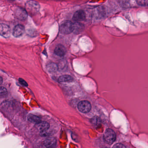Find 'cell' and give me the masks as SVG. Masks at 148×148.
Returning a JSON list of instances; mask_svg holds the SVG:
<instances>
[{
	"label": "cell",
	"mask_w": 148,
	"mask_h": 148,
	"mask_svg": "<svg viewBox=\"0 0 148 148\" xmlns=\"http://www.w3.org/2000/svg\"><path fill=\"white\" fill-rule=\"evenodd\" d=\"M84 28V25L81 23L75 22L73 23V32L74 34H80L83 31Z\"/></svg>",
	"instance_id": "7c38bea8"
},
{
	"label": "cell",
	"mask_w": 148,
	"mask_h": 148,
	"mask_svg": "<svg viewBox=\"0 0 148 148\" xmlns=\"http://www.w3.org/2000/svg\"></svg>",
	"instance_id": "d4e9b609"
},
{
	"label": "cell",
	"mask_w": 148,
	"mask_h": 148,
	"mask_svg": "<svg viewBox=\"0 0 148 148\" xmlns=\"http://www.w3.org/2000/svg\"><path fill=\"white\" fill-rule=\"evenodd\" d=\"M7 89L3 87H0V97H4L8 95Z\"/></svg>",
	"instance_id": "ac0fdd59"
},
{
	"label": "cell",
	"mask_w": 148,
	"mask_h": 148,
	"mask_svg": "<svg viewBox=\"0 0 148 148\" xmlns=\"http://www.w3.org/2000/svg\"><path fill=\"white\" fill-rule=\"evenodd\" d=\"M11 34L10 29L8 25L3 23L0 24V35L4 38H8Z\"/></svg>",
	"instance_id": "8992f818"
},
{
	"label": "cell",
	"mask_w": 148,
	"mask_h": 148,
	"mask_svg": "<svg viewBox=\"0 0 148 148\" xmlns=\"http://www.w3.org/2000/svg\"><path fill=\"white\" fill-rule=\"evenodd\" d=\"M14 14L17 19L24 20L28 17V13L25 9L21 8H17L14 11Z\"/></svg>",
	"instance_id": "5b68a950"
},
{
	"label": "cell",
	"mask_w": 148,
	"mask_h": 148,
	"mask_svg": "<svg viewBox=\"0 0 148 148\" xmlns=\"http://www.w3.org/2000/svg\"><path fill=\"white\" fill-rule=\"evenodd\" d=\"M94 15L95 17L97 19H101L104 17L106 15V11L104 7L100 6L96 8L94 11Z\"/></svg>",
	"instance_id": "9c48e42d"
},
{
	"label": "cell",
	"mask_w": 148,
	"mask_h": 148,
	"mask_svg": "<svg viewBox=\"0 0 148 148\" xmlns=\"http://www.w3.org/2000/svg\"><path fill=\"white\" fill-rule=\"evenodd\" d=\"M3 82V80L2 77L0 76V85L2 84Z\"/></svg>",
	"instance_id": "cb8c5ba5"
},
{
	"label": "cell",
	"mask_w": 148,
	"mask_h": 148,
	"mask_svg": "<svg viewBox=\"0 0 148 148\" xmlns=\"http://www.w3.org/2000/svg\"><path fill=\"white\" fill-rule=\"evenodd\" d=\"M120 5L124 8H128L131 6L130 0H119Z\"/></svg>",
	"instance_id": "e0dca14e"
},
{
	"label": "cell",
	"mask_w": 148,
	"mask_h": 148,
	"mask_svg": "<svg viewBox=\"0 0 148 148\" xmlns=\"http://www.w3.org/2000/svg\"><path fill=\"white\" fill-rule=\"evenodd\" d=\"M28 120L32 123L37 124L41 121V119L39 116L35 115L30 114L28 116Z\"/></svg>",
	"instance_id": "4fadbf2b"
},
{
	"label": "cell",
	"mask_w": 148,
	"mask_h": 148,
	"mask_svg": "<svg viewBox=\"0 0 148 148\" xmlns=\"http://www.w3.org/2000/svg\"><path fill=\"white\" fill-rule=\"evenodd\" d=\"M73 23L70 21H66L61 25L60 31L64 34H69L73 32Z\"/></svg>",
	"instance_id": "3957f363"
},
{
	"label": "cell",
	"mask_w": 148,
	"mask_h": 148,
	"mask_svg": "<svg viewBox=\"0 0 148 148\" xmlns=\"http://www.w3.org/2000/svg\"><path fill=\"white\" fill-rule=\"evenodd\" d=\"M73 77L69 75H64L61 76L58 78V81L60 82H73Z\"/></svg>",
	"instance_id": "2e32d148"
},
{
	"label": "cell",
	"mask_w": 148,
	"mask_h": 148,
	"mask_svg": "<svg viewBox=\"0 0 148 148\" xmlns=\"http://www.w3.org/2000/svg\"><path fill=\"white\" fill-rule=\"evenodd\" d=\"M19 82H20V83L21 84H22L23 86H26H26H28V83H27V82H26L25 80L22 79V78H19Z\"/></svg>",
	"instance_id": "603a6c76"
},
{
	"label": "cell",
	"mask_w": 148,
	"mask_h": 148,
	"mask_svg": "<svg viewBox=\"0 0 148 148\" xmlns=\"http://www.w3.org/2000/svg\"><path fill=\"white\" fill-rule=\"evenodd\" d=\"M48 130L45 131H41L40 132V134L41 136L42 137H46V136H48L50 134L49 132H48Z\"/></svg>",
	"instance_id": "ffe728a7"
},
{
	"label": "cell",
	"mask_w": 148,
	"mask_h": 148,
	"mask_svg": "<svg viewBox=\"0 0 148 148\" xmlns=\"http://www.w3.org/2000/svg\"><path fill=\"white\" fill-rule=\"evenodd\" d=\"M25 28L23 25L18 24L14 28L13 31V35L15 37H19L24 34Z\"/></svg>",
	"instance_id": "ba28073f"
},
{
	"label": "cell",
	"mask_w": 148,
	"mask_h": 148,
	"mask_svg": "<svg viewBox=\"0 0 148 148\" xmlns=\"http://www.w3.org/2000/svg\"><path fill=\"white\" fill-rule=\"evenodd\" d=\"M100 121H101V120H100V118L97 116H95L92 119V123H94V124H98V123H100Z\"/></svg>",
	"instance_id": "44dd1931"
},
{
	"label": "cell",
	"mask_w": 148,
	"mask_h": 148,
	"mask_svg": "<svg viewBox=\"0 0 148 148\" xmlns=\"http://www.w3.org/2000/svg\"><path fill=\"white\" fill-rule=\"evenodd\" d=\"M86 19V13L83 10H80L75 12L73 15V19L75 22L82 21Z\"/></svg>",
	"instance_id": "52a82bcc"
},
{
	"label": "cell",
	"mask_w": 148,
	"mask_h": 148,
	"mask_svg": "<svg viewBox=\"0 0 148 148\" xmlns=\"http://www.w3.org/2000/svg\"><path fill=\"white\" fill-rule=\"evenodd\" d=\"M77 108L82 113H87L91 110V103L87 101H81L78 103Z\"/></svg>",
	"instance_id": "277c9868"
},
{
	"label": "cell",
	"mask_w": 148,
	"mask_h": 148,
	"mask_svg": "<svg viewBox=\"0 0 148 148\" xmlns=\"http://www.w3.org/2000/svg\"><path fill=\"white\" fill-rule=\"evenodd\" d=\"M113 148H127L125 146L121 143H117L113 147Z\"/></svg>",
	"instance_id": "7402d4cb"
},
{
	"label": "cell",
	"mask_w": 148,
	"mask_h": 148,
	"mask_svg": "<svg viewBox=\"0 0 148 148\" xmlns=\"http://www.w3.org/2000/svg\"><path fill=\"white\" fill-rule=\"evenodd\" d=\"M55 54L59 57H63L66 53V49L65 47L61 44H59L56 46L54 49Z\"/></svg>",
	"instance_id": "30bf717a"
},
{
	"label": "cell",
	"mask_w": 148,
	"mask_h": 148,
	"mask_svg": "<svg viewBox=\"0 0 148 148\" xmlns=\"http://www.w3.org/2000/svg\"><path fill=\"white\" fill-rule=\"evenodd\" d=\"M138 5L142 6H147L148 4V0H136Z\"/></svg>",
	"instance_id": "d6986e66"
},
{
	"label": "cell",
	"mask_w": 148,
	"mask_h": 148,
	"mask_svg": "<svg viewBox=\"0 0 148 148\" xmlns=\"http://www.w3.org/2000/svg\"><path fill=\"white\" fill-rule=\"evenodd\" d=\"M46 68H47L48 72L49 73H55L58 70V65L56 63H53V62L48 63L46 66Z\"/></svg>",
	"instance_id": "5bb4252c"
},
{
	"label": "cell",
	"mask_w": 148,
	"mask_h": 148,
	"mask_svg": "<svg viewBox=\"0 0 148 148\" xmlns=\"http://www.w3.org/2000/svg\"><path fill=\"white\" fill-rule=\"evenodd\" d=\"M37 128L40 131L48 130L50 128V124L46 121H41L36 124Z\"/></svg>",
	"instance_id": "9a60e30c"
},
{
	"label": "cell",
	"mask_w": 148,
	"mask_h": 148,
	"mask_svg": "<svg viewBox=\"0 0 148 148\" xmlns=\"http://www.w3.org/2000/svg\"><path fill=\"white\" fill-rule=\"evenodd\" d=\"M39 3L34 1H28L25 5V10L28 14L30 15H34L38 13L40 10Z\"/></svg>",
	"instance_id": "6da1fadb"
},
{
	"label": "cell",
	"mask_w": 148,
	"mask_h": 148,
	"mask_svg": "<svg viewBox=\"0 0 148 148\" xmlns=\"http://www.w3.org/2000/svg\"><path fill=\"white\" fill-rule=\"evenodd\" d=\"M43 144L47 148H53L56 147V140L54 137L47 138L43 141Z\"/></svg>",
	"instance_id": "8fae6325"
},
{
	"label": "cell",
	"mask_w": 148,
	"mask_h": 148,
	"mask_svg": "<svg viewBox=\"0 0 148 148\" xmlns=\"http://www.w3.org/2000/svg\"><path fill=\"white\" fill-rule=\"evenodd\" d=\"M103 139L107 144L111 145L116 140V134L114 130L111 129L107 130L103 135Z\"/></svg>",
	"instance_id": "7a4b0ae2"
}]
</instances>
